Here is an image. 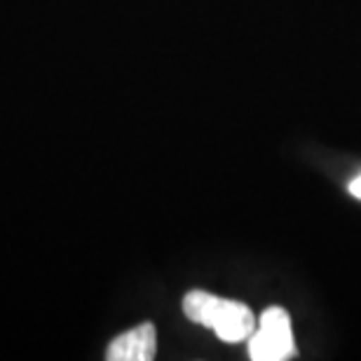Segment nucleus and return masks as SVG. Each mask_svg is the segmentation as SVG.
Segmentation results:
<instances>
[{
  "label": "nucleus",
  "instance_id": "obj_1",
  "mask_svg": "<svg viewBox=\"0 0 361 361\" xmlns=\"http://www.w3.org/2000/svg\"><path fill=\"white\" fill-rule=\"evenodd\" d=\"M183 312L190 322L212 329L226 343H242L256 331L254 312L244 302L219 298L207 291L185 293Z\"/></svg>",
  "mask_w": 361,
  "mask_h": 361
},
{
  "label": "nucleus",
  "instance_id": "obj_2",
  "mask_svg": "<svg viewBox=\"0 0 361 361\" xmlns=\"http://www.w3.org/2000/svg\"><path fill=\"white\" fill-rule=\"evenodd\" d=\"M295 355L291 317L281 307H268L261 326L249 338V357L254 361H286Z\"/></svg>",
  "mask_w": 361,
  "mask_h": 361
},
{
  "label": "nucleus",
  "instance_id": "obj_3",
  "mask_svg": "<svg viewBox=\"0 0 361 361\" xmlns=\"http://www.w3.org/2000/svg\"><path fill=\"white\" fill-rule=\"evenodd\" d=\"M157 334L153 324H141L132 331H125L108 345V361H150L155 359Z\"/></svg>",
  "mask_w": 361,
  "mask_h": 361
},
{
  "label": "nucleus",
  "instance_id": "obj_4",
  "mask_svg": "<svg viewBox=\"0 0 361 361\" xmlns=\"http://www.w3.org/2000/svg\"><path fill=\"white\" fill-rule=\"evenodd\" d=\"M350 192L355 195L357 200H361V176H357V178L350 183Z\"/></svg>",
  "mask_w": 361,
  "mask_h": 361
}]
</instances>
